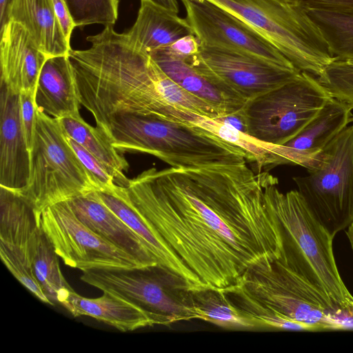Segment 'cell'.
<instances>
[{
  "mask_svg": "<svg viewBox=\"0 0 353 353\" xmlns=\"http://www.w3.org/2000/svg\"><path fill=\"white\" fill-rule=\"evenodd\" d=\"M125 190L205 289L230 288L252 265L281 256L276 221L246 163L152 168L130 179Z\"/></svg>",
  "mask_w": 353,
  "mask_h": 353,
  "instance_id": "cell-1",
  "label": "cell"
},
{
  "mask_svg": "<svg viewBox=\"0 0 353 353\" xmlns=\"http://www.w3.org/2000/svg\"><path fill=\"white\" fill-rule=\"evenodd\" d=\"M87 40L89 48L71 50L68 57L80 103L93 115L97 126L119 114L189 125L203 117L172 104L175 82L150 55L135 48L125 32L108 26Z\"/></svg>",
  "mask_w": 353,
  "mask_h": 353,
  "instance_id": "cell-2",
  "label": "cell"
},
{
  "mask_svg": "<svg viewBox=\"0 0 353 353\" xmlns=\"http://www.w3.org/2000/svg\"><path fill=\"white\" fill-rule=\"evenodd\" d=\"M222 291L261 329L341 330L331 316L340 310L280 257L252 265L236 285Z\"/></svg>",
  "mask_w": 353,
  "mask_h": 353,
  "instance_id": "cell-3",
  "label": "cell"
},
{
  "mask_svg": "<svg viewBox=\"0 0 353 353\" xmlns=\"http://www.w3.org/2000/svg\"><path fill=\"white\" fill-rule=\"evenodd\" d=\"M265 200L277 223L282 261L325 295L339 310L353 309V296L335 261L334 237L314 216L298 190L285 193L268 172L257 174Z\"/></svg>",
  "mask_w": 353,
  "mask_h": 353,
  "instance_id": "cell-4",
  "label": "cell"
},
{
  "mask_svg": "<svg viewBox=\"0 0 353 353\" xmlns=\"http://www.w3.org/2000/svg\"><path fill=\"white\" fill-rule=\"evenodd\" d=\"M97 127L118 151L149 154L176 169H198L252 161L241 148L194 125L155 117L119 114Z\"/></svg>",
  "mask_w": 353,
  "mask_h": 353,
  "instance_id": "cell-5",
  "label": "cell"
},
{
  "mask_svg": "<svg viewBox=\"0 0 353 353\" xmlns=\"http://www.w3.org/2000/svg\"><path fill=\"white\" fill-rule=\"evenodd\" d=\"M255 30L301 72L320 77L336 57L322 28L298 0H206Z\"/></svg>",
  "mask_w": 353,
  "mask_h": 353,
  "instance_id": "cell-6",
  "label": "cell"
},
{
  "mask_svg": "<svg viewBox=\"0 0 353 353\" xmlns=\"http://www.w3.org/2000/svg\"><path fill=\"white\" fill-rule=\"evenodd\" d=\"M30 154L28 183L19 193L34 209L39 224L48 207L101 191L69 143L60 120L38 110Z\"/></svg>",
  "mask_w": 353,
  "mask_h": 353,
  "instance_id": "cell-7",
  "label": "cell"
},
{
  "mask_svg": "<svg viewBox=\"0 0 353 353\" xmlns=\"http://www.w3.org/2000/svg\"><path fill=\"white\" fill-rule=\"evenodd\" d=\"M81 279L103 292L136 303L167 325L202 319L192 291L180 277L158 265L130 270H92Z\"/></svg>",
  "mask_w": 353,
  "mask_h": 353,
  "instance_id": "cell-8",
  "label": "cell"
},
{
  "mask_svg": "<svg viewBox=\"0 0 353 353\" xmlns=\"http://www.w3.org/2000/svg\"><path fill=\"white\" fill-rule=\"evenodd\" d=\"M294 181L314 216L334 237L353 223V124L323 150L318 166Z\"/></svg>",
  "mask_w": 353,
  "mask_h": 353,
  "instance_id": "cell-9",
  "label": "cell"
},
{
  "mask_svg": "<svg viewBox=\"0 0 353 353\" xmlns=\"http://www.w3.org/2000/svg\"><path fill=\"white\" fill-rule=\"evenodd\" d=\"M331 97L305 72L260 95L243 108L247 133L265 143L283 145L294 137Z\"/></svg>",
  "mask_w": 353,
  "mask_h": 353,
  "instance_id": "cell-10",
  "label": "cell"
},
{
  "mask_svg": "<svg viewBox=\"0 0 353 353\" xmlns=\"http://www.w3.org/2000/svg\"><path fill=\"white\" fill-rule=\"evenodd\" d=\"M39 225L57 254L69 267L83 272L146 268L82 223L68 201L46 208L41 212Z\"/></svg>",
  "mask_w": 353,
  "mask_h": 353,
  "instance_id": "cell-11",
  "label": "cell"
},
{
  "mask_svg": "<svg viewBox=\"0 0 353 353\" xmlns=\"http://www.w3.org/2000/svg\"><path fill=\"white\" fill-rule=\"evenodd\" d=\"M219 88L248 102L296 78L301 71L230 51L201 48L185 60Z\"/></svg>",
  "mask_w": 353,
  "mask_h": 353,
  "instance_id": "cell-12",
  "label": "cell"
},
{
  "mask_svg": "<svg viewBox=\"0 0 353 353\" xmlns=\"http://www.w3.org/2000/svg\"><path fill=\"white\" fill-rule=\"evenodd\" d=\"M185 19L201 48L249 55L272 65L297 69L255 30L206 0H180Z\"/></svg>",
  "mask_w": 353,
  "mask_h": 353,
  "instance_id": "cell-13",
  "label": "cell"
},
{
  "mask_svg": "<svg viewBox=\"0 0 353 353\" xmlns=\"http://www.w3.org/2000/svg\"><path fill=\"white\" fill-rule=\"evenodd\" d=\"M0 256L11 274L44 303L52 305L31 263L33 236L39 226L34 209L18 192L0 187Z\"/></svg>",
  "mask_w": 353,
  "mask_h": 353,
  "instance_id": "cell-14",
  "label": "cell"
},
{
  "mask_svg": "<svg viewBox=\"0 0 353 353\" xmlns=\"http://www.w3.org/2000/svg\"><path fill=\"white\" fill-rule=\"evenodd\" d=\"M351 110L345 103L330 97L294 137L283 145L271 144L270 150L279 164H298L311 172L320 163L325 146L352 122Z\"/></svg>",
  "mask_w": 353,
  "mask_h": 353,
  "instance_id": "cell-15",
  "label": "cell"
},
{
  "mask_svg": "<svg viewBox=\"0 0 353 353\" xmlns=\"http://www.w3.org/2000/svg\"><path fill=\"white\" fill-rule=\"evenodd\" d=\"M0 88V187L20 192L28 183L30 154L19 94L3 84Z\"/></svg>",
  "mask_w": 353,
  "mask_h": 353,
  "instance_id": "cell-16",
  "label": "cell"
},
{
  "mask_svg": "<svg viewBox=\"0 0 353 353\" xmlns=\"http://www.w3.org/2000/svg\"><path fill=\"white\" fill-rule=\"evenodd\" d=\"M1 83L17 94L34 92L41 68L48 57L28 30L10 20L1 29Z\"/></svg>",
  "mask_w": 353,
  "mask_h": 353,
  "instance_id": "cell-17",
  "label": "cell"
},
{
  "mask_svg": "<svg viewBox=\"0 0 353 353\" xmlns=\"http://www.w3.org/2000/svg\"><path fill=\"white\" fill-rule=\"evenodd\" d=\"M99 199L115 213L144 243L159 267L181 278L190 291L205 289L178 258L151 223L134 207L125 187L114 193L96 191Z\"/></svg>",
  "mask_w": 353,
  "mask_h": 353,
  "instance_id": "cell-18",
  "label": "cell"
},
{
  "mask_svg": "<svg viewBox=\"0 0 353 353\" xmlns=\"http://www.w3.org/2000/svg\"><path fill=\"white\" fill-rule=\"evenodd\" d=\"M76 216L98 235L145 267L158 265L141 239L98 197L96 191L67 201Z\"/></svg>",
  "mask_w": 353,
  "mask_h": 353,
  "instance_id": "cell-19",
  "label": "cell"
},
{
  "mask_svg": "<svg viewBox=\"0 0 353 353\" xmlns=\"http://www.w3.org/2000/svg\"><path fill=\"white\" fill-rule=\"evenodd\" d=\"M36 109L61 119L80 116V101L68 55L48 57L40 71L34 93Z\"/></svg>",
  "mask_w": 353,
  "mask_h": 353,
  "instance_id": "cell-20",
  "label": "cell"
},
{
  "mask_svg": "<svg viewBox=\"0 0 353 353\" xmlns=\"http://www.w3.org/2000/svg\"><path fill=\"white\" fill-rule=\"evenodd\" d=\"M74 316H87L121 332L163 325L152 313L136 303L106 292L98 298H85L74 291L61 304Z\"/></svg>",
  "mask_w": 353,
  "mask_h": 353,
  "instance_id": "cell-21",
  "label": "cell"
},
{
  "mask_svg": "<svg viewBox=\"0 0 353 353\" xmlns=\"http://www.w3.org/2000/svg\"><path fill=\"white\" fill-rule=\"evenodd\" d=\"M125 33L135 48L149 55L193 34L185 18L149 0H141L137 19Z\"/></svg>",
  "mask_w": 353,
  "mask_h": 353,
  "instance_id": "cell-22",
  "label": "cell"
},
{
  "mask_svg": "<svg viewBox=\"0 0 353 353\" xmlns=\"http://www.w3.org/2000/svg\"><path fill=\"white\" fill-rule=\"evenodd\" d=\"M10 20L22 25L48 57L68 55L72 50L59 24L52 0H12Z\"/></svg>",
  "mask_w": 353,
  "mask_h": 353,
  "instance_id": "cell-23",
  "label": "cell"
},
{
  "mask_svg": "<svg viewBox=\"0 0 353 353\" xmlns=\"http://www.w3.org/2000/svg\"><path fill=\"white\" fill-rule=\"evenodd\" d=\"M150 55L172 81L214 107L221 117L241 110L247 103L217 87L183 59L173 57L162 50Z\"/></svg>",
  "mask_w": 353,
  "mask_h": 353,
  "instance_id": "cell-24",
  "label": "cell"
},
{
  "mask_svg": "<svg viewBox=\"0 0 353 353\" xmlns=\"http://www.w3.org/2000/svg\"><path fill=\"white\" fill-rule=\"evenodd\" d=\"M59 120L65 133L108 168L117 185L121 187L128 185L130 180L124 174L129 168L128 161L100 129L86 123L81 115Z\"/></svg>",
  "mask_w": 353,
  "mask_h": 353,
  "instance_id": "cell-25",
  "label": "cell"
},
{
  "mask_svg": "<svg viewBox=\"0 0 353 353\" xmlns=\"http://www.w3.org/2000/svg\"><path fill=\"white\" fill-rule=\"evenodd\" d=\"M30 256L34 276L52 305L62 304L74 290L64 278L59 256L39 225L33 236Z\"/></svg>",
  "mask_w": 353,
  "mask_h": 353,
  "instance_id": "cell-26",
  "label": "cell"
},
{
  "mask_svg": "<svg viewBox=\"0 0 353 353\" xmlns=\"http://www.w3.org/2000/svg\"><path fill=\"white\" fill-rule=\"evenodd\" d=\"M194 303L205 321L227 330L261 329L251 317L235 306L221 290L192 292Z\"/></svg>",
  "mask_w": 353,
  "mask_h": 353,
  "instance_id": "cell-27",
  "label": "cell"
},
{
  "mask_svg": "<svg viewBox=\"0 0 353 353\" xmlns=\"http://www.w3.org/2000/svg\"><path fill=\"white\" fill-rule=\"evenodd\" d=\"M305 6L329 39L336 58L353 57V14Z\"/></svg>",
  "mask_w": 353,
  "mask_h": 353,
  "instance_id": "cell-28",
  "label": "cell"
},
{
  "mask_svg": "<svg viewBox=\"0 0 353 353\" xmlns=\"http://www.w3.org/2000/svg\"><path fill=\"white\" fill-rule=\"evenodd\" d=\"M195 126L216 134L222 139L232 143L247 152L252 161L258 165L259 172L263 167L278 165L276 157L268 149L269 143L243 132L235 128L208 117H202Z\"/></svg>",
  "mask_w": 353,
  "mask_h": 353,
  "instance_id": "cell-29",
  "label": "cell"
},
{
  "mask_svg": "<svg viewBox=\"0 0 353 353\" xmlns=\"http://www.w3.org/2000/svg\"><path fill=\"white\" fill-rule=\"evenodd\" d=\"M76 27L99 23L113 26L118 17L119 0H63Z\"/></svg>",
  "mask_w": 353,
  "mask_h": 353,
  "instance_id": "cell-30",
  "label": "cell"
},
{
  "mask_svg": "<svg viewBox=\"0 0 353 353\" xmlns=\"http://www.w3.org/2000/svg\"><path fill=\"white\" fill-rule=\"evenodd\" d=\"M316 79L331 97L353 109V63L336 58Z\"/></svg>",
  "mask_w": 353,
  "mask_h": 353,
  "instance_id": "cell-31",
  "label": "cell"
},
{
  "mask_svg": "<svg viewBox=\"0 0 353 353\" xmlns=\"http://www.w3.org/2000/svg\"><path fill=\"white\" fill-rule=\"evenodd\" d=\"M67 137L79 159L100 187L101 191L109 193L116 192L120 186L116 184L113 176L108 168L68 134Z\"/></svg>",
  "mask_w": 353,
  "mask_h": 353,
  "instance_id": "cell-32",
  "label": "cell"
},
{
  "mask_svg": "<svg viewBox=\"0 0 353 353\" xmlns=\"http://www.w3.org/2000/svg\"><path fill=\"white\" fill-rule=\"evenodd\" d=\"M34 92H25L19 94L20 113L28 148H32L33 133L36 122V106Z\"/></svg>",
  "mask_w": 353,
  "mask_h": 353,
  "instance_id": "cell-33",
  "label": "cell"
},
{
  "mask_svg": "<svg viewBox=\"0 0 353 353\" xmlns=\"http://www.w3.org/2000/svg\"><path fill=\"white\" fill-rule=\"evenodd\" d=\"M200 49L201 45L198 39L194 34H190L177 39L170 46L161 50L173 57L185 61L197 54Z\"/></svg>",
  "mask_w": 353,
  "mask_h": 353,
  "instance_id": "cell-34",
  "label": "cell"
},
{
  "mask_svg": "<svg viewBox=\"0 0 353 353\" xmlns=\"http://www.w3.org/2000/svg\"><path fill=\"white\" fill-rule=\"evenodd\" d=\"M53 8L61 30L70 43L72 30L76 27L63 0H52Z\"/></svg>",
  "mask_w": 353,
  "mask_h": 353,
  "instance_id": "cell-35",
  "label": "cell"
},
{
  "mask_svg": "<svg viewBox=\"0 0 353 353\" xmlns=\"http://www.w3.org/2000/svg\"><path fill=\"white\" fill-rule=\"evenodd\" d=\"M305 6L353 14V0H306Z\"/></svg>",
  "mask_w": 353,
  "mask_h": 353,
  "instance_id": "cell-36",
  "label": "cell"
},
{
  "mask_svg": "<svg viewBox=\"0 0 353 353\" xmlns=\"http://www.w3.org/2000/svg\"><path fill=\"white\" fill-rule=\"evenodd\" d=\"M215 120L224 124L231 125L243 132L247 133V125L243 108L236 112L216 118Z\"/></svg>",
  "mask_w": 353,
  "mask_h": 353,
  "instance_id": "cell-37",
  "label": "cell"
},
{
  "mask_svg": "<svg viewBox=\"0 0 353 353\" xmlns=\"http://www.w3.org/2000/svg\"><path fill=\"white\" fill-rule=\"evenodd\" d=\"M332 317L339 325L341 330L353 329V309L341 310L332 314Z\"/></svg>",
  "mask_w": 353,
  "mask_h": 353,
  "instance_id": "cell-38",
  "label": "cell"
},
{
  "mask_svg": "<svg viewBox=\"0 0 353 353\" xmlns=\"http://www.w3.org/2000/svg\"><path fill=\"white\" fill-rule=\"evenodd\" d=\"M153 3L166 10L179 14V4L178 0H149Z\"/></svg>",
  "mask_w": 353,
  "mask_h": 353,
  "instance_id": "cell-39",
  "label": "cell"
},
{
  "mask_svg": "<svg viewBox=\"0 0 353 353\" xmlns=\"http://www.w3.org/2000/svg\"><path fill=\"white\" fill-rule=\"evenodd\" d=\"M12 0H0L1 29L8 22V11Z\"/></svg>",
  "mask_w": 353,
  "mask_h": 353,
  "instance_id": "cell-40",
  "label": "cell"
},
{
  "mask_svg": "<svg viewBox=\"0 0 353 353\" xmlns=\"http://www.w3.org/2000/svg\"><path fill=\"white\" fill-rule=\"evenodd\" d=\"M346 235L349 239L350 243L351 245L352 249L353 250V223H352L348 228L347 230L345 232Z\"/></svg>",
  "mask_w": 353,
  "mask_h": 353,
  "instance_id": "cell-41",
  "label": "cell"
},
{
  "mask_svg": "<svg viewBox=\"0 0 353 353\" xmlns=\"http://www.w3.org/2000/svg\"><path fill=\"white\" fill-rule=\"evenodd\" d=\"M345 59L348 60L350 63H353V57L345 58Z\"/></svg>",
  "mask_w": 353,
  "mask_h": 353,
  "instance_id": "cell-42",
  "label": "cell"
},
{
  "mask_svg": "<svg viewBox=\"0 0 353 353\" xmlns=\"http://www.w3.org/2000/svg\"><path fill=\"white\" fill-rule=\"evenodd\" d=\"M298 1H305L306 0H298Z\"/></svg>",
  "mask_w": 353,
  "mask_h": 353,
  "instance_id": "cell-43",
  "label": "cell"
},
{
  "mask_svg": "<svg viewBox=\"0 0 353 353\" xmlns=\"http://www.w3.org/2000/svg\"><path fill=\"white\" fill-rule=\"evenodd\" d=\"M352 124H353V119H352Z\"/></svg>",
  "mask_w": 353,
  "mask_h": 353,
  "instance_id": "cell-44",
  "label": "cell"
}]
</instances>
